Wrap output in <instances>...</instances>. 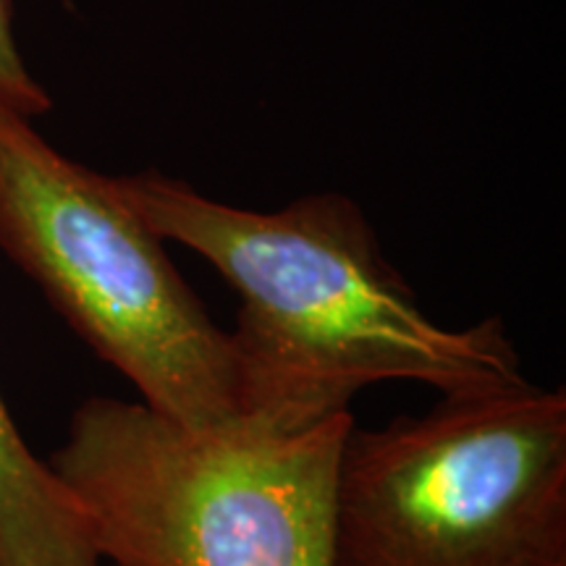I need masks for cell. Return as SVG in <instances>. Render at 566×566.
<instances>
[{
    "label": "cell",
    "instance_id": "6da1fadb",
    "mask_svg": "<svg viewBox=\"0 0 566 566\" xmlns=\"http://www.w3.org/2000/svg\"><path fill=\"white\" fill-rule=\"evenodd\" d=\"M113 187L163 242L200 254L237 292L229 338L244 420L304 428L391 380L441 396L527 384L504 323L438 325L346 195L317 192L258 212L158 171L116 176Z\"/></svg>",
    "mask_w": 566,
    "mask_h": 566
},
{
    "label": "cell",
    "instance_id": "277c9868",
    "mask_svg": "<svg viewBox=\"0 0 566 566\" xmlns=\"http://www.w3.org/2000/svg\"><path fill=\"white\" fill-rule=\"evenodd\" d=\"M166 242L113 187L0 108V250L155 412L239 420L237 365Z\"/></svg>",
    "mask_w": 566,
    "mask_h": 566
},
{
    "label": "cell",
    "instance_id": "3957f363",
    "mask_svg": "<svg viewBox=\"0 0 566 566\" xmlns=\"http://www.w3.org/2000/svg\"><path fill=\"white\" fill-rule=\"evenodd\" d=\"M336 566H566V394L441 396L344 443Z\"/></svg>",
    "mask_w": 566,
    "mask_h": 566
},
{
    "label": "cell",
    "instance_id": "5b68a950",
    "mask_svg": "<svg viewBox=\"0 0 566 566\" xmlns=\"http://www.w3.org/2000/svg\"><path fill=\"white\" fill-rule=\"evenodd\" d=\"M0 566H103L53 467L32 454L0 394Z\"/></svg>",
    "mask_w": 566,
    "mask_h": 566
},
{
    "label": "cell",
    "instance_id": "7a4b0ae2",
    "mask_svg": "<svg viewBox=\"0 0 566 566\" xmlns=\"http://www.w3.org/2000/svg\"><path fill=\"white\" fill-rule=\"evenodd\" d=\"M349 409L304 428L184 424L145 401L74 409L53 472L108 566H336Z\"/></svg>",
    "mask_w": 566,
    "mask_h": 566
},
{
    "label": "cell",
    "instance_id": "8992f818",
    "mask_svg": "<svg viewBox=\"0 0 566 566\" xmlns=\"http://www.w3.org/2000/svg\"><path fill=\"white\" fill-rule=\"evenodd\" d=\"M0 108L30 122L53 108L51 95L30 74L17 45L11 0H0Z\"/></svg>",
    "mask_w": 566,
    "mask_h": 566
},
{
    "label": "cell",
    "instance_id": "52a82bcc",
    "mask_svg": "<svg viewBox=\"0 0 566 566\" xmlns=\"http://www.w3.org/2000/svg\"><path fill=\"white\" fill-rule=\"evenodd\" d=\"M103 566H108V564H103Z\"/></svg>",
    "mask_w": 566,
    "mask_h": 566
}]
</instances>
